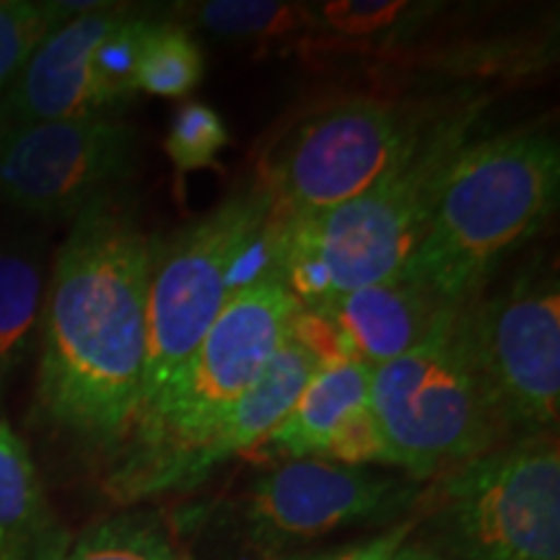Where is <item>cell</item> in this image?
Wrapping results in <instances>:
<instances>
[{"label": "cell", "mask_w": 560, "mask_h": 560, "mask_svg": "<svg viewBox=\"0 0 560 560\" xmlns=\"http://www.w3.org/2000/svg\"><path fill=\"white\" fill-rule=\"evenodd\" d=\"M96 3H32V0H0V102L9 94L21 68L32 58L42 39L55 26Z\"/></svg>", "instance_id": "20"}, {"label": "cell", "mask_w": 560, "mask_h": 560, "mask_svg": "<svg viewBox=\"0 0 560 560\" xmlns=\"http://www.w3.org/2000/svg\"><path fill=\"white\" fill-rule=\"evenodd\" d=\"M310 310L330 322L350 361L376 369L420 346L454 306H446L400 272L380 283L338 293Z\"/></svg>", "instance_id": "13"}, {"label": "cell", "mask_w": 560, "mask_h": 560, "mask_svg": "<svg viewBox=\"0 0 560 560\" xmlns=\"http://www.w3.org/2000/svg\"><path fill=\"white\" fill-rule=\"evenodd\" d=\"M371 371L361 361L319 366L289 416L255 446L257 457L322 459L342 420L369 402Z\"/></svg>", "instance_id": "15"}, {"label": "cell", "mask_w": 560, "mask_h": 560, "mask_svg": "<svg viewBox=\"0 0 560 560\" xmlns=\"http://www.w3.org/2000/svg\"><path fill=\"white\" fill-rule=\"evenodd\" d=\"M299 310L301 301L278 272H265L229 299L177 380L132 420L107 462L104 488L112 499L128 506L208 478L210 441L289 338Z\"/></svg>", "instance_id": "3"}, {"label": "cell", "mask_w": 560, "mask_h": 560, "mask_svg": "<svg viewBox=\"0 0 560 560\" xmlns=\"http://www.w3.org/2000/svg\"><path fill=\"white\" fill-rule=\"evenodd\" d=\"M410 16L412 11L408 3H353V0L322 3L317 5V11H312L314 32L353 39L395 32Z\"/></svg>", "instance_id": "22"}, {"label": "cell", "mask_w": 560, "mask_h": 560, "mask_svg": "<svg viewBox=\"0 0 560 560\" xmlns=\"http://www.w3.org/2000/svg\"><path fill=\"white\" fill-rule=\"evenodd\" d=\"M278 213L265 182L236 185L219 206L151 244L145 363L138 412H145L190 361L236 291L276 270Z\"/></svg>", "instance_id": "5"}, {"label": "cell", "mask_w": 560, "mask_h": 560, "mask_svg": "<svg viewBox=\"0 0 560 560\" xmlns=\"http://www.w3.org/2000/svg\"><path fill=\"white\" fill-rule=\"evenodd\" d=\"M206 58L185 24L153 19L145 32L136 66V91L164 100H182L200 86Z\"/></svg>", "instance_id": "17"}, {"label": "cell", "mask_w": 560, "mask_h": 560, "mask_svg": "<svg viewBox=\"0 0 560 560\" xmlns=\"http://www.w3.org/2000/svg\"><path fill=\"white\" fill-rule=\"evenodd\" d=\"M66 560H185L153 511H122L91 524L70 542Z\"/></svg>", "instance_id": "18"}, {"label": "cell", "mask_w": 560, "mask_h": 560, "mask_svg": "<svg viewBox=\"0 0 560 560\" xmlns=\"http://www.w3.org/2000/svg\"><path fill=\"white\" fill-rule=\"evenodd\" d=\"M418 524L420 520L416 514L410 516V520L389 527L387 532H382V535L371 537L366 542L348 545V548L327 550V552H301V556H285L278 560H392V556H395V552L410 540V535L416 532Z\"/></svg>", "instance_id": "24"}, {"label": "cell", "mask_w": 560, "mask_h": 560, "mask_svg": "<svg viewBox=\"0 0 560 560\" xmlns=\"http://www.w3.org/2000/svg\"><path fill=\"white\" fill-rule=\"evenodd\" d=\"M465 332L509 441L556 433L560 412V283L532 260L462 310Z\"/></svg>", "instance_id": "9"}, {"label": "cell", "mask_w": 560, "mask_h": 560, "mask_svg": "<svg viewBox=\"0 0 560 560\" xmlns=\"http://www.w3.org/2000/svg\"><path fill=\"white\" fill-rule=\"evenodd\" d=\"M441 556L452 560H560V452L556 433L509 441L420 495Z\"/></svg>", "instance_id": "7"}, {"label": "cell", "mask_w": 560, "mask_h": 560, "mask_svg": "<svg viewBox=\"0 0 560 560\" xmlns=\"http://www.w3.org/2000/svg\"><path fill=\"white\" fill-rule=\"evenodd\" d=\"M465 306L420 346L371 371L369 405L400 470L423 482L509 444L470 353Z\"/></svg>", "instance_id": "6"}, {"label": "cell", "mask_w": 560, "mask_h": 560, "mask_svg": "<svg viewBox=\"0 0 560 560\" xmlns=\"http://www.w3.org/2000/svg\"><path fill=\"white\" fill-rule=\"evenodd\" d=\"M229 128L213 107L187 102L174 112L166 132V156L179 174L198 170H219L221 151L229 145Z\"/></svg>", "instance_id": "21"}, {"label": "cell", "mask_w": 560, "mask_h": 560, "mask_svg": "<svg viewBox=\"0 0 560 560\" xmlns=\"http://www.w3.org/2000/svg\"><path fill=\"white\" fill-rule=\"evenodd\" d=\"M138 164V130L117 115L0 128V200L62 221L117 195Z\"/></svg>", "instance_id": "10"}, {"label": "cell", "mask_w": 560, "mask_h": 560, "mask_svg": "<svg viewBox=\"0 0 560 560\" xmlns=\"http://www.w3.org/2000/svg\"><path fill=\"white\" fill-rule=\"evenodd\" d=\"M322 459L338 462V465L366 467V465H389L397 467L389 441L384 436L380 420H376L371 405H361L342 420L335 436L327 444Z\"/></svg>", "instance_id": "23"}, {"label": "cell", "mask_w": 560, "mask_h": 560, "mask_svg": "<svg viewBox=\"0 0 560 560\" xmlns=\"http://www.w3.org/2000/svg\"><path fill=\"white\" fill-rule=\"evenodd\" d=\"M392 560H452L446 556H441L439 550L433 548H425V545H418V542H405L400 550L392 556Z\"/></svg>", "instance_id": "25"}, {"label": "cell", "mask_w": 560, "mask_h": 560, "mask_svg": "<svg viewBox=\"0 0 560 560\" xmlns=\"http://www.w3.org/2000/svg\"><path fill=\"white\" fill-rule=\"evenodd\" d=\"M182 16H190L215 37L231 39H280L314 32L310 5L270 0H210L190 5Z\"/></svg>", "instance_id": "19"}, {"label": "cell", "mask_w": 560, "mask_h": 560, "mask_svg": "<svg viewBox=\"0 0 560 560\" xmlns=\"http://www.w3.org/2000/svg\"><path fill=\"white\" fill-rule=\"evenodd\" d=\"M488 100L446 96L395 161L342 206L278 221L272 255L301 306L400 276L429 231L454 164L480 136Z\"/></svg>", "instance_id": "2"}, {"label": "cell", "mask_w": 560, "mask_h": 560, "mask_svg": "<svg viewBox=\"0 0 560 560\" xmlns=\"http://www.w3.org/2000/svg\"><path fill=\"white\" fill-rule=\"evenodd\" d=\"M560 200V145L552 132L478 138L452 177L402 276L446 306H465L516 247L548 226Z\"/></svg>", "instance_id": "4"}, {"label": "cell", "mask_w": 560, "mask_h": 560, "mask_svg": "<svg viewBox=\"0 0 560 560\" xmlns=\"http://www.w3.org/2000/svg\"><path fill=\"white\" fill-rule=\"evenodd\" d=\"M73 542L50 509L32 454L0 420V560H66Z\"/></svg>", "instance_id": "14"}, {"label": "cell", "mask_w": 560, "mask_h": 560, "mask_svg": "<svg viewBox=\"0 0 560 560\" xmlns=\"http://www.w3.org/2000/svg\"><path fill=\"white\" fill-rule=\"evenodd\" d=\"M132 5L96 3L47 34L0 102V128L115 115L94 73V52Z\"/></svg>", "instance_id": "12"}, {"label": "cell", "mask_w": 560, "mask_h": 560, "mask_svg": "<svg viewBox=\"0 0 560 560\" xmlns=\"http://www.w3.org/2000/svg\"><path fill=\"white\" fill-rule=\"evenodd\" d=\"M149 270L136 210L107 195L73 219L42 299L34 425L107 462L140 402Z\"/></svg>", "instance_id": "1"}, {"label": "cell", "mask_w": 560, "mask_h": 560, "mask_svg": "<svg viewBox=\"0 0 560 560\" xmlns=\"http://www.w3.org/2000/svg\"><path fill=\"white\" fill-rule=\"evenodd\" d=\"M47 285V247L39 234H0V395L39 327Z\"/></svg>", "instance_id": "16"}, {"label": "cell", "mask_w": 560, "mask_h": 560, "mask_svg": "<svg viewBox=\"0 0 560 560\" xmlns=\"http://www.w3.org/2000/svg\"><path fill=\"white\" fill-rule=\"evenodd\" d=\"M420 482L327 459H293L252 482L244 495L249 537L276 550L353 524H384L418 506Z\"/></svg>", "instance_id": "11"}, {"label": "cell", "mask_w": 560, "mask_h": 560, "mask_svg": "<svg viewBox=\"0 0 560 560\" xmlns=\"http://www.w3.org/2000/svg\"><path fill=\"white\" fill-rule=\"evenodd\" d=\"M444 100L346 96L301 115L257 161L278 221L342 206L366 190Z\"/></svg>", "instance_id": "8"}]
</instances>
